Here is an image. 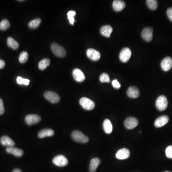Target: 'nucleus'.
<instances>
[{
  "label": "nucleus",
  "mask_w": 172,
  "mask_h": 172,
  "mask_svg": "<svg viewBox=\"0 0 172 172\" xmlns=\"http://www.w3.org/2000/svg\"><path fill=\"white\" fill-rule=\"evenodd\" d=\"M71 136L72 139L77 142L85 143H87L89 142V138L80 131H74L72 132Z\"/></svg>",
  "instance_id": "obj_1"
},
{
  "label": "nucleus",
  "mask_w": 172,
  "mask_h": 172,
  "mask_svg": "<svg viewBox=\"0 0 172 172\" xmlns=\"http://www.w3.org/2000/svg\"><path fill=\"white\" fill-rule=\"evenodd\" d=\"M168 100L167 98L164 95L159 96L156 101V106L158 110L163 111L167 108Z\"/></svg>",
  "instance_id": "obj_2"
},
{
  "label": "nucleus",
  "mask_w": 172,
  "mask_h": 172,
  "mask_svg": "<svg viewBox=\"0 0 172 172\" xmlns=\"http://www.w3.org/2000/svg\"><path fill=\"white\" fill-rule=\"evenodd\" d=\"M79 103L83 108L86 110H90L95 108V104L92 100L89 98L83 97L79 100Z\"/></svg>",
  "instance_id": "obj_3"
},
{
  "label": "nucleus",
  "mask_w": 172,
  "mask_h": 172,
  "mask_svg": "<svg viewBox=\"0 0 172 172\" xmlns=\"http://www.w3.org/2000/svg\"><path fill=\"white\" fill-rule=\"evenodd\" d=\"M53 53L57 57H64L66 55V51L63 47L58 44L53 43L51 46Z\"/></svg>",
  "instance_id": "obj_4"
},
{
  "label": "nucleus",
  "mask_w": 172,
  "mask_h": 172,
  "mask_svg": "<svg viewBox=\"0 0 172 172\" xmlns=\"http://www.w3.org/2000/svg\"><path fill=\"white\" fill-rule=\"evenodd\" d=\"M53 163L59 167H64L67 165L68 161L67 158L63 155H58L53 159Z\"/></svg>",
  "instance_id": "obj_5"
},
{
  "label": "nucleus",
  "mask_w": 172,
  "mask_h": 172,
  "mask_svg": "<svg viewBox=\"0 0 172 172\" xmlns=\"http://www.w3.org/2000/svg\"><path fill=\"white\" fill-rule=\"evenodd\" d=\"M44 97L47 100L52 103H58L60 100L59 96L54 92L50 91L45 92L44 93Z\"/></svg>",
  "instance_id": "obj_6"
},
{
  "label": "nucleus",
  "mask_w": 172,
  "mask_h": 172,
  "mask_svg": "<svg viewBox=\"0 0 172 172\" xmlns=\"http://www.w3.org/2000/svg\"><path fill=\"white\" fill-rule=\"evenodd\" d=\"M132 55L131 50L128 48L123 49L120 54V59L122 62L123 63L128 62L130 59Z\"/></svg>",
  "instance_id": "obj_7"
},
{
  "label": "nucleus",
  "mask_w": 172,
  "mask_h": 172,
  "mask_svg": "<svg viewBox=\"0 0 172 172\" xmlns=\"http://www.w3.org/2000/svg\"><path fill=\"white\" fill-rule=\"evenodd\" d=\"M139 122L137 119L132 117L127 118L124 122V126L128 129H134L138 126Z\"/></svg>",
  "instance_id": "obj_8"
},
{
  "label": "nucleus",
  "mask_w": 172,
  "mask_h": 172,
  "mask_svg": "<svg viewBox=\"0 0 172 172\" xmlns=\"http://www.w3.org/2000/svg\"><path fill=\"white\" fill-rule=\"evenodd\" d=\"M142 36L144 40L147 42L151 41L153 37V30L151 27H146L142 30Z\"/></svg>",
  "instance_id": "obj_9"
},
{
  "label": "nucleus",
  "mask_w": 172,
  "mask_h": 172,
  "mask_svg": "<svg viewBox=\"0 0 172 172\" xmlns=\"http://www.w3.org/2000/svg\"><path fill=\"white\" fill-rule=\"evenodd\" d=\"M41 121V117L38 115L29 114L25 118V121L29 125L37 123Z\"/></svg>",
  "instance_id": "obj_10"
},
{
  "label": "nucleus",
  "mask_w": 172,
  "mask_h": 172,
  "mask_svg": "<svg viewBox=\"0 0 172 172\" xmlns=\"http://www.w3.org/2000/svg\"><path fill=\"white\" fill-rule=\"evenodd\" d=\"M161 67L164 71H168L172 67V58L170 57H166L162 60L161 63Z\"/></svg>",
  "instance_id": "obj_11"
},
{
  "label": "nucleus",
  "mask_w": 172,
  "mask_h": 172,
  "mask_svg": "<svg viewBox=\"0 0 172 172\" xmlns=\"http://www.w3.org/2000/svg\"><path fill=\"white\" fill-rule=\"evenodd\" d=\"M87 55L89 58L93 61H98L100 58V52L94 49H88L87 51Z\"/></svg>",
  "instance_id": "obj_12"
},
{
  "label": "nucleus",
  "mask_w": 172,
  "mask_h": 172,
  "mask_svg": "<svg viewBox=\"0 0 172 172\" xmlns=\"http://www.w3.org/2000/svg\"><path fill=\"white\" fill-rule=\"evenodd\" d=\"M130 156V151L129 150L124 148L117 151L116 155V157L119 160H124L129 158Z\"/></svg>",
  "instance_id": "obj_13"
},
{
  "label": "nucleus",
  "mask_w": 172,
  "mask_h": 172,
  "mask_svg": "<svg viewBox=\"0 0 172 172\" xmlns=\"http://www.w3.org/2000/svg\"><path fill=\"white\" fill-rule=\"evenodd\" d=\"M72 74L75 80L78 82H81L84 81L85 79V76L82 71L78 68H75L74 69Z\"/></svg>",
  "instance_id": "obj_14"
},
{
  "label": "nucleus",
  "mask_w": 172,
  "mask_h": 172,
  "mask_svg": "<svg viewBox=\"0 0 172 172\" xmlns=\"http://www.w3.org/2000/svg\"><path fill=\"white\" fill-rule=\"evenodd\" d=\"M169 119L167 116L163 115L158 118L155 122V127L160 128L168 123Z\"/></svg>",
  "instance_id": "obj_15"
},
{
  "label": "nucleus",
  "mask_w": 172,
  "mask_h": 172,
  "mask_svg": "<svg viewBox=\"0 0 172 172\" xmlns=\"http://www.w3.org/2000/svg\"><path fill=\"white\" fill-rule=\"evenodd\" d=\"M6 151L9 154L14 155L16 157H21L24 154V151L14 146L8 147L6 149Z\"/></svg>",
  "instance_id": "obj_16"
},
{
  "label": "nucleus",
  "mask_w": 172,
  "mask_h": 172,
  "mask_svg": "<svg viewBox=\"0 0 172 172\" xmlns=\"http://www.w3.org/2000/svg\"><path fill=\"white\" fill-rule=\"evenodd\" d=\"M0 142L3 146H6L8 147L14 146L15 145L14 141L8 136H2L0 139Z\"/></svg>",
  "instance_id": "obj_17"
},
{
  "label": "nucleus",
  "mask_w": 172,
  "mask_h": 172,
  "mask_svg": "<svg viewBox=\"0 0 172 172\" xmlns=\"http://www.w3.org/2000/svg\"><path fill=\"white\" fill-rule=\"evenodd\" d=\"M127 95L128 97L131 98H137L140 95V92L139 89L137 87L132 86L130 87L127 91Z\"/></svg>",
  "instance_id": "obj_18"
},
{
  "label": "nucleus",
  "mask_w": 172,
  "mask_h": 172,
  "mask_svg": "<svg viewBox=\"0 0 172 172\" xmlns=\"http://www.w3.org/2000/svg\"><path fill=\"white\" fill-rule=\"evenodd\" d=\"M125 3L123 1L116 0L113 2L112 7L114 10L116 12H120L125 7Z\"/></svg>",
  "instance_id": "obj_19"
},
{
  "label": "nucleus",
  "mask_w": 172,
  "mask_h": 172,
  "mask_svg": "<svg viewBox=\"0 0 172 172\" xmlns=\"http://www.w3.org/2000/svg\"><path fill=\"white\" fill-rule=\"evenodd\" d=\"M100 160L98 158H94L91 159L90 162V169L91 172H95L99 165H100Z\"/></svg>",
  "instance_id": "obj_20"
},
{
  "label": "nucleus",
  "mask_w": 172,
  "mask_h": 172,
  "mask_svg": "<svg viewBox=\"0 0 172 172\" xmlns=\"http://www.w3.org/2000/svg\"><path fill=\"white\" fill-rule=\"evenodd\" d=\"M113 31L112 27L109 25L104 26L100 28V32L101 34L106 37H109L111 33Z\"/></svg>",
  "instance_id": "obj_21"
},
{
  "label": "nucleus",
  "mask_w": 172,
  "mask_h": 172,
  "mask_svg": "<svg viewBox=\"0 0 172 172\" xmlns=\"http://www.w3.org/2000/svg\"><path fill=\"white\" fill-rule=\"evenodd\" d=\"M54 134V131L51 129H44L40 131L38 136L40 138H43L45 137H50Z\"/></svg>",
  "instance_id": "obj_22"
},
{
  "label": "nucleus",
  "mask_w": 172,
  "mask_h": 172,
  "mask_svg": "<svg viewBox=\"0 0 172 172\" xmlns=\"http://www.w3.org/2000/svg\"><path fill=\"white\" fill-rule=\"evenodd\" d=\"M103 129L106 133L110 134L112 131V125L109 119H106L103 122Z\"/></svg>",
  "instance_id": "obj_23"
},
{
  "label": "nucleus",
  "mask_w": 172,
  "mask_h": 172,
  "mask_svg": "<svg viewBox=\"0 0 172 172\" xmlns=\"http://www.w3.org/2000/svg\"><path fill=\"white\" fill-rule=\"evenodd\" d=\"M7 43L8 46L12 48L13 49H17L19 47V44L16 41L14 38L11 37L8 38Z\"/></svg>",
  "instance_id": "obj_24"
},
{
  "label": "nucleus",
  "mask_w": 172,
  "mask_h": 172,
  "mask_svg": "<svg viewBox=\"0 0 172 172\" xmlns=\"http://www.w3.org/2000/svg\"><path fill=\"white\" fill-rule=\"evenodd\" d=\"M50 64V60L49 59L44 58L39 62L38 67L40 70H43L47 68V67Z\"/></svg>",
  "instance_id": "obj_25"
},
{
  "label": "nucleus",
  "mask_w": 172,
  "mask_h": 172,
  "mask_svg": "<svg viewBox=\"0 0 172 172\" xmlns=\"http://www.w3.org/2000/svg\"><path fill=\"white\" fill-rule=\"evenodd\" d=\"M41 22V20L40 19L38 18L35 19L33 20L30 21L29 23V24H28V26L30 28L35 29L39 26Z\"/></svg>",
  "instance_id": "obj_26"
},
{
  "label": "nucleus",
  "mask_w": 172,
  "mask_h": 172,
  "mask_svg": "<svg viewBox=\"0 0 172 172\" xmlns=\"http://www.w3.org/2000/svg\"><path fill=\"white\" fill-rule=\"evenodd\" d=\"M146 3L148 7L152 10H155L157 8L158 2L156 0H147Z\"/></svg>",
  "instance_id": "obj_27"
},
{
  "label": "nucleus",
  "mask_w": 172,
  "mask_h": 172,
  "mask_svg": "<svg viewBox=\"0 0 172 172\" xmlns=\"http://www.w3.org/2000/svg\"><path fill=\"white\" fill-rule=\"evenodd\" d=\"M10 26V24L8 20L4 19L0 23V29L2 31L7 30Z\"/></svg>",
  "instance_id": "obj_28"
},
{
  "label": "nucleus",
  "mask_w": 172,
  "mask_h": 172,
  "mask_svg": "<svg viewBox=\"0 0 172 172\" xmlns=\"http://www.w3.org/2000/svg\"><path fill=\"white\" fill-rule=\"evenodd\" d=\"M28 54L26 52L24 51L21 53L19 58V60L21 63H26L28 60Z\"/></svg>",
  "instance_id": "obj_29"
},
{
  "label": "nucleus",
  "mask_w": 172,
  "mask_h": 172,
  "mask_svg": "<svg viewBox=\"0 0 172 172\" xmlns=\"http://www.w3.org/2000/svg\"><path fill=\"white\" fill-rule=\"evenodd\" d=\"M76 13L75 12L73 11H70L67 12V18L69 20V23L72 25H74V23L75 22L74 16H75Z\"/></svg>",
  "instance_id": "obj_30"
},
{
  "label": "nucleus",
  "mask_w": 172,
  "mask_h": 172,
  "mask_svg": "<svg viewBox=\"0 0 172 172\" xmlns=\"http://www.w3.org/2000/svg\"><path fill=\"white\" fill-rule=\"evenodd\" d=\"M17 82L18 84L25 85H28L30 82V80L26 78H23L20 77H18L16 79Z\"/></svg>",
  "instance_id": "obj_31"
},
{
  "label": "nucleus",
  "mask_w": 172,
  "mask_h": 172,
  "mask_svg": "<svg viewBox=\"0 0 172 172\" xmlns=\"http://www.w3.org/2000/svg\"><path fill=\"white\" fill-rule=\"evenodd\" d=\"M100 81L101 82H110V78L109 76L106 73H103L100 75Z\"/></svg>",
  "instance_id": "obj_32"
},
{
  "label": "nucleus",
  "mask_w": 172,
  "mask_h": 172,
  "mask_svg": "<svg viewBox=\"0 0 172 172\" xmlns=\"http://www.w3.org/2000/svg\"><path fill=\"white\" fill-rule=\"evenodd\" d=\"M165 154L168 158L172 159V145H170L166 148Z\"/></svg>",
  "instance_id": "obj_33"
},
{
  "label": "nucleus",
  "mask_w": 172,
  "mask_h": 172,
  "mask_svg": "<svg viewBox=\"0 0 172 172\" xmlns=\"http://www.w3.org/2000/svg\"><path fill=\"white\" fill-rule=\"evenodd\" d=\"M112 85L115 89H119L121 88V84L118 81L117 79H115L114 81H112Z\"/></svg>",
  "instance_id": "obj_34"
},
{
  "label": "nucleus",
  "mask_w": 172,
  "mask_h": 172,
  "mask_svg": "<svg viewBox=\"0 0 172 172\" xmlns=\"http://www.w3.org/2000/svg\"><path fill=\"white\" fill-rule=\"evenodd\" d=\"M4 108L3 105V102L2 99L0 98V115H2L4 114Z\"/></svg>",
  "instance_id": "obj_35"
},
{
  "label": "nucleus",
  "mask_w": 172,
  "mask_h": 172,
  "mask_svg": "<svg viewBox=\"0 0 172 172\" xmlns=\"http://www.w3.org/2000/svg\"><path fill=\"white\" fill-rule=\"evenodd\" d=\"M167 15L168 18L172 21V7L169 8L167 9Z\"/></svg>",
  "instance_id": "obj_36"
},
{
  "label": "nucleus",
  "mask_w": 172,
  "mask_h": 172,
  "mask_svg": "<svg viewBox=\"0 0 172 172\" xmlns=\"http://www.w3.org/2000/svg\"><path fill=\"white\" fill-rule=\"evenodd\" d=\"M5 66V62L3 60L0 59V69L4 68Z\"/></svg>",
  "instance_id": "obj_37"
},
{
  "label": "nucleus",
  "mask_w": 172,
  "mask_h": 172,
  "mask_svg": "<svg viewBox=\"0 0 172 172\" xmlns=\"http://www.w3.org/2000/svg\"><path fill=\"white\" fill-rule=\"evenodd\" d=\"M13 172H22L21 170L19 169H16L13 171Z\"/></svg>",
  "instance_id": "obj_38"
},
{
  "label": "nucleus",
  "mask_w": 172,
  "mask_h": 172,
  "mask_svg": "<svg viewBox=\"0 0 172 172\" xmlns=\"http://www.w3.org/2000/svg\"><path fill=\"white\" fill-rule=\"evenodd\" d=\"M168 172V171H166V172Z\"/></svg>",
  "instance_id": "obj_39"
}]
</instances>
